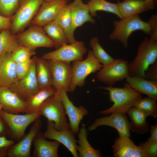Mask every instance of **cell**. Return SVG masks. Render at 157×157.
<instances>
[{
	"label": "cell",
	"instance_id": "23",
	"mask_svg": "<svg viewBox=\"0 0 157 157\" xmlns=\"http://www.w3.org/2000/svg\"><path fill=\"white\" fill-rule=\"evenodd\" d=\"M56 90L52 87L40 89L26 101V114L39 112L44 102L55 94Z\"/></svg>",
	"mask_w": 157,
	"mask_h": 157
},
{
	"label": "cell",
	"instance_id": "8",
	"mask_svg": "<svg viewBox=\"0 0 157 157\" xmlns=\"http://www.w3.org/2000/svg\"><path fill=\"white\" fill-rule=\"evenodd\" d=\"M129 63L126 60L115 59L112 62L103 65L98 71L97 78L100 81L113 86L130 76Z\"/></svg>",
	"mask_w": 157,
	"mask_h": 157
},
{
	"label": "cell",
	"instance_id": "11",
	"mask_svg": "<svg viewBox=\"0 0 157 157\" xmlns=\"http://www.w3.org/2000/svg\"><path fill=\"white\" fill-rule=\"evenodd\" d=\"M47 61L52 75V87L56 91L62 90L67 92H71L72 66L70 63Z\"/></svg>",
	"mask_w": 157,
	"mask_h": 157
},
{
	"label": "cell",
	"instance_id": "2",
	"mask_svg": "<svg viewBox=\"0 0 157 157\" xmlns=\"http://www.w3.org/2000/svg\"><path fill=\"white\" fill-rule=\"evenodd\" d=\"M157 60V41L146 37L140 44L137 55L129 63L130 76L144 77L145 71Z\"/></svg>",
	"mask_w": 157,
	"mask_h": 157
},
{
	"label": "cell",
	"instance_id": "35",
	"mask_svg": "<svg viewBox=\"0 0 157 157\" xmlns=\"http://www.w3.org/2000/svg\"><path fill=\"white\" fill-rule=\"evenodd\" d=\"M35 54L34 50L19 45L11 53L12 58L16 64L26 61Z\"/></svg>",
	"mask_w": 157,
	"mask_h": 157
},
{
	"label": "cell",
	"instance_id": "4",
	"mask_svg": "<svg viewBox=\"0 0 157 157\" xmlns=\"http://www.w3.org/2000/svg\"><path fill=\"white\" fill-rule=\"evenodd\" d=\"M71 92L77 87H83L86 78L91 74L98 72L102 67L94 56L92 50L88 51L85 59L72 62Z\"/></svg>",
	"mask_w": 157,
	"mask_h": 157
},
{
	"label": "cell",
	"instance_id": "41",
	"mask_svg": "<svg viewBox=\"0 0 157 157\" xmlns=\"http://www.w3.org/2000/svg\"><path fill=\"white\" fill-rule=\"evenodd\" d=\"M150 27L151 32L149 35L150 38L157 41V15H152L148 20Z\"/></svg>",
	"mask_w": 157,
	"mask_h": 157
},
{
	"label": "cell",
	"instance_id": "28",
	"mask_svg": "<svg viewBox=\"0 0 157 157\" xmlns=\"http://www.w3.org/2000/svg\"><path fill=\"white\" fill-rule=\"evenodd\" d=\"M136 145L129 137H119L112 146L115 157H132Z\"/></svg>",
	"mask_w": 157,
	"mask_h": 157
},
{
	"label": "cell",
	"instance_id": "9",
	"mask_svg": "<svg viewBox=\"0 0 157 157\" xmlns=\"http://www.w3.org/2000/svg\"><path fill=\"white\" fill-rule=\"evenodd\" d=\"M84 43L76 41L62 45L56 50L44 53L42 58L47 60L60 61L69 63L83 60L87 52Z\"/></svg>",
	"mask_w": 157,
	"mask_h": 157
},
{
	"label": "cell",
	"instance_id": "40",
	"mask_svg": "<svg viewBox=\"0 0 157 157\" xmlns=\"http://www.w3.org/2000/svg\"><path fill=\"white\" fill-rule=\"evenodd\" d=\"M144 78L149 80H157V60L145 71Z\"/></svg>",
	"mask_w": 157,
	"mask_h": 157
},
{
	"label": "cell",
	"instance_id": "39",
	"mask_svg": "<svg viewBox=\"0 0 157 157\" xmlns=\"http://www.w3.org/2000/svg\"><path fill=\"white\" fill-rule=\"evenodd\" d=\"M15 143V141L8 139L5 136H0V157L7 156L9 149Z\"/></svg>",
	"mask_w": 157,
	"mask_h": 157
},
{
	"label": "cell",
	"instance_id": "26",
	"mask_svg": "<svg viewBox=\"0 0 157 157\" xmlns=\"http://www.w3.org/2000/svg\"><path fill=\"white\" fill-rule=\"evenodd\" d=\"M118 3L122 18L139 15L149 10L145 0H127Z\"/></svg>",
	"mask_w": 157,
	"mask_h": 157
},
{
	"label": "cell",
	"instance_id": "33",
	"mask_svg": "<svg viewBox=\"0 0 157 157\" xmlns=\"http://www.w3.org/2000/svg\"><path fill=\"white\" fill-rule=\"evenodd\" d=\"M156 101L148 97H142L135 103L134 106L144 112L147 117L150 116L156 118L157 117Z\"/></svg>",
	"mask_w": 157,
	"mask_h": 157
},
{
	"label": "cell",
	"instance_id": "31",
	"mask_svg": "<svg viewBox=\"0 0 157 157\" xmlns=\"http://www.w3.org/2000/svg\"><path fill=\"white\" fill-rule=\"evenodd\" d=\"M16 36L10 29L0 32V57L8 53H12L19 45Z\"/></svg>",
	"mask_w": 157,
	"mask_h": 157
},
{
	"label": "cell",
	"instance_id": "24",
	"mask_svg": "<svg viewBox=\"0 0 157 157\" xmlns=\"http://www.w3.org/2000/svg\"><path fill=\"white\" fill-rule=\"evenodd\" d=\"M131 120V130L140 134L148 132L149 125L146 120L147 116L142 111L133 106L127 112Z\"/></svg>",
	"mask_w": 157,
	"mask_h": 157
},
{
	"label": "cell",
	"instance_id": "45",
	"mask_svg": "<svg viewBox=\"0 0 157 157\" xmlns=\"http://www.w3.org/2000/svg\"><path fill=\"white\" fill-rule=\"evenodd\" d=\"M150 137L148 139L152 141H157V124L151 126L150 129Z\"/></svg>",
	"mask_w": 157,
	"mask_h": 157
},
{
	"label": "cell",
	"instance_id": "29",
	"mask_svg": "<svg viewBox=\"0 0 157 157\" xmlns=\"http://www.w3.org/2000/svg\"><path fill=\"white\" fill-rule=\"evenodd\" d=\"M46 33L54 42L57 49L67 44L68 42L64 30L54 20L43 26Z\"/></svg>",
	"mask_w": 157,
	"mask_h": 157
},
{
	"label": "cell",
	"instance_id": "12",
	"mask_svg": "<svg viewBox=\"0 0 157 157\" xmlns=\"http://www.w3.org/2000/svg\"><path fill=\"white\" fill-rule=\"evenodd\" d=\"M70 4L71 24L69 28L65 33L68 43L71 44L76 41L74 35L76 28L87 22L94 24L95 21L90 14L87 4L84 3L82 0H74Z\"/></svg>",
	"mask_w": 157,
	"mask_h": 157
},
{
	"label": "cell",
	"instance_id": "36",
	"mask_svg": "<svg viewBox=\"0 0 157 157\" xmlns=\"http://www.w3.org/2000/svg\"><path fill=\"white\" fill-rule=\"evenodd\" d=\"M20 0H0V14L11 17L17 9Z\"/></svg>",
	"mask_w": 157,
	"mask_h": 157
},
{
	"label": "cell",
	"instance_id": "43",
	"mask_svg": "<svg viewBox=\"0 0 157 157\" xmlns=\"http://www.w3.org/2000/svg\"><path fill=\"white\" fill-rule=\"evenodd\" d=\"M132 157H147L146 153L142 144L135 145Z\"/></svg>",
	"mask_w": 157,
	"mask_h": 157
},
{
	"label": "cell",
	"instance_id": "46",
	"mask_svg": "<svg viewBox=\"0 0 157 157\" xmlns=\"http://www.w3.org/2000/svg\"><path fill=\"white\" fill-rule=\"evenodd\" d=\"M146 4L149 10L155 8V0H145Z\"/></svg>",
	"mask_w": 157,
	"mask_h": 157
},
{
	"label": "cell",
	"instance_id": "13",
	"mask_svg": "<svg viewBox=\"0 0 157 157\" xmlns=\"http://www.w3.org/2000/svg\"><path fill=\"white\" fill-rule=\"evenodd\" d=\"M110 114L109 116L96 119L89 126L88 130L91 131L101 126H108L115 129L118 132L119 137H130L131 124L125 114L114 112Z\"/></svg>",
	"mask_w": 157,
	"mask_h": 157
},
{
	"label": "cell",
	"instance_id": "49",
	"mask_svg": "<svg viewBox=\"0 0 157 157\" xmlns=\"http://www.w3.org/2000/svg\"><path fill=\"white\" fill-rule=\"evenodd\" d=\"M124 1L127 0H124Z\"/></svg>",
	"mask_w": 157,
	"mask_h": 157
},
{
	"label": "cell",
	"instance_id": "19",
	"mask_svg": "<svg viewBox=\"0 0 157 157\" xmlns=\"http://www.w3.org/2000/svg\"><path fill=\"white\" fill-rule=\"evenodd\" d=\"M0 105L3 110L10 113L26 111V101L7 87L0 86Z\"/></svg>",
	"mask_w": 157,
	"mask_h": 157
},
{
	"label": "cell",
	"instance_id": "32",
	"mask_svg": "<svg viewBox=\"0 0 157 157\" xmlns=\"http://www.w3.org/2000/svg\"><path fill=\"white\" fill-rule=\"evenodd\" d=\"M90 45L94 56L103 65L108 64L115 60L101 47L97 37L91 39Z\"/></svg>",
	"mask_w": 157,
	"mask_h": 157
},
{
	"label": "cell",
	"instance_id": "25",
	"mask_svg": "<svg viewBox=\"0 0 157 157\" xmlns=\"http://www.w3.org/2000/svg\"><path fill=\"white\" fill-rule=\"evenodd\" d=\"M36 77L40 89L52 87V78L48 62L35 58Z\"/></svg>",
	"mask_w": 157,
	"mask_h": 157
},
{
	"label": "cell",
	"instance_id": "10",
	"mask_svg": "<svg viewBox=\"0 0 157 157\" xmlns=\"http://www.w3.org/2000/svg\"><path fill=\"white\" fill-rule=\"evenodd\" d=\"M16 36L19 45L33 50L38 47H55L54 42L42 27L32 25Z\"/></svg>",
	"mask_w": 157,
	"mask_h": 157
},
{
	"label": "cell",
	"instance_id": "34",
	"mask_svg": "<svg viewBox=\"0 0 157 157\" xmlns=\"http://www.w3.org/2000/svg\"><path fill=\"white\" fill-rule=\"evenodd\" d=\"M54 20L64 30L65 32L69 28L72 21L70 4L67 3L62 8Z\"/></svg>",
	"mask_w": 157,
	"mask_h": 157
},
{
	"label": "cell",
	"instance_id": "18",
	"mask_svg": "<svg viewBox=\"0 0 157 157\" xmlns=\"http://www.w3.org/2000/svg\"><path fill=\"white\" fill-rule=\"evenodd\" d=\"M67 1H43L36 15L32 20V25L44 26L55 19Z\"/></svg>",
	"mask_w": 157,
	"mask_h": 157
},
{
	"label": "cell",
	"instance_id": "22",
	"mask_svg": "<svg viewBox=\"0 0 157 157\" xmlns=\"http://www.w3.org/2000/svg\"><path fill=\"white\" fill-rule=\"evenodd\" d=\"M126 79L134 90L157 100V80H149L142 76H129Z\"/></svg>",
	"mask_w": 157,
	"mask_h": 157
},
{
	"label": "cell",
	"instance_id": "27",
	"mask_svg": "<svg viewBox=\"0 0 157 157\" xmlns=\"http://www.w3.org/2000/svg\"><path fill=\"white\" fill-rule=\"evenodd\" d=\"M87 130L84 126L79 129L78 133V145H77L76 150L78 157H101L103 155L99 150L94 148L90 144L87 137Z\"/></svg>",
	"mask_w": 157,
	"mask_h": 157
},
{
	"label": "cell",
	"instance_id": "16",
	"mask_svg": "<svg viewBox=\"0 0 157 157\" xmlns=\"http://www.w3.org/2000/svg\"><path fill=\"white\" fill-rule=\"evenodd\" d=\"M42 124L40 117L37 119L28 133L9 149L7 156L9 157H30L31 147L36 135L40 132Z\"/></svg>",
	"mask_w": 157,
	"mask_h": 157
},
{
	"label": "cell",
	"instance_id": "3",
	"mask_svg": "<svg viewBox=\"0 0 157 157\" xmlns=\"http://www.w3.org/2000/svg\"><path fill=\"white\" fill-rule=\"evenodd\" d=\"M113 25L114 29L109 35L110 39L119 41L125 48L128 47L129 38L133 32L140 30L149 35L151 32L148 22L142 20L139 15L115 20Z\"/></svg>",
	"mask_w": 157,
	"mask_h": 157
},
{
	"label": "cell",
	"instance_id": "48",
	"mask_svg": "<svg viewBox=\"0 0 157 157\" xmlns=\"http://www.w3.org/2000/svg\"><path fill=\"white\" fill-rule=\"evenodd\" d=\"M1 110H2V108L1 106L0 105V112Z\"/></svg>",
	"mask_w": 157,
	"mask_h": 157
},
{
	"label": "cell",
	"instance_id": "7",
	"mask_svg": "<svg viewBox=\"0 0 157 157\" xmlns=\"http://www.w3.org/2000/svg\"><path fill=\"white\" fill-rule=\"evenodd\" d=\"M41 115L40 112L24 115L10 113L2 109L0 112V117L7 125L10 133L13 138L18 141L25 135L28 125Z\"/></svg>",
	"mask_w": 157,
	"mask_h": 157
},
{
	"label": "cell",
	"instance_id": "44",
	"mask_svg": "<svg viewBox=\"0 0 157 157\" xmlns=\"http://www.w3.org/2000/svg\"><path fill=\"white\" fill-rule=\"evenodd\" d=\"M9 133L10 132L8 126L0 117V136H4Z\"/></svg>",
	"mask_w": 157,
	"mask_h": 157
},
{
	"label": "cell",
	"instance_id": "1",
	"mask_svg": "<svg viewBox=\"0 0 157 157\" xmlns=\"http://www.w3.org/2000/svg\"><path fill=\"white\" fill-rule=\"evenodd\" d=\"M99 88L108 91L110 100L113 103L110 108L99 112L100 114L105 115L114 112L126 113L142 97V94L132 88L127 83H124L121 88L111 86Z\"/></svg>",
	"mask_w": 157,
	"mask_h": 157
},
{
	"label": "cell",
	"instance_id": "30",
	"mask_svg": "<svg viewBox=\"0 0 157 157\" xmlns=\"http://www.w3.org/2000/svg\"><path fill=\"white\" fill-rule=\"evenodd\" d=\"M87 4L92 17L96 16L97 11H102L113 13L122 18L118 3H110L106 0H90Z\"/></svg>",
	"mask_w": 157,
	"mask_h": 157
},
{
	"label": "cell",
	"instance_id": "5",
	"mask_svg": "<svg viewBox=\"0 0 157 157\" xmlns=\"http://www.w3.org/2000/svg\"><path fill=\"white\" fill-rule=\"evenodd\" d=\"M39 112L47 121L53 123L56 129L60 131L70 129L66 119L63 104L56 92L44 102Z\"/></svg>",
	"mask_w": 157,
	"mask_h": 157
},
{
	"label": "cell",
	"instance_id": "42",
	"mask_svg": "<svg viewBox=\"0 0 157 157\" xmlns=\"http://www.w3.org/2000/svg\"><path fill=\"white\" fill-rule=\"evenodd\" d=\"M11 25V17H6L0 14V31L10 29Z\"/></svg>",
	"mask_w": 157,
	"mask_h": 157
},
{
	"label": "cell",
	"instance_id": "15",
	"mask_svg": "<svg viewBox=\"0 0 157 157\" xmlns=\"http://www.w3.org/2000/svg\"><path fill=\"white\" fill-rule=\"evenodd\" d=\"M56 92L62 101L65 114L68 117L71 130L74 134H78L80 123L84 116L88 114V111L83 106H75L69 99L67 92L64 90H59L56 91Z\"/></svg>",
	"mask_w": 157,
	"mask_h": 157
},
{
	"label": "cell",
	"instance_id": "17",
	"mask_svg": "<svg viewBox=\"0 0 157 157\" xmlns=\"http://www.w3.org/2000/svg\"><path fill=\"white\" fill-rule=\"evenodd\" d=\"M43 134L46 138L53 140L63 144L74 157H78L76 150L77 140L75 134L70 129L58 130L54 128L53 122L47 121V129Z\"/></svg>",
	"mask_w": 157,
	"mask_h": 157
},
{
	"label": "cell",
	"instance_id": "20",
	"mask_svg": "<svg viewBox=\"0 0 157 157\" xmlns=\"http://www.w3.org/2000/svg\"><path fill=\"white\" fill-rule=\"evenodd\" d=\"M16 66L11 53H6L0 57V86L9 87L18 80Z\"/></svg>",
	"mask_w": 157,
	"mask_h": 157
},
{
	"label": "cell",
	"instance_id": "14",
	"mask_svg": "<svg viewBox=\"0 0 157 157\" xmlns=\"http://www.w3.org/2000/svg\"><path fill=\"white\" fill-rule=\"evenodd\" d=\"M9 88L25 101L40 90L36 77L35 58H33L31 69L27 75Z\"/></svg>",
	"mask_w": 157,
	"mask_h": 157
},
{
	"label": "cell",
	"instance_id": "38",
	"mask_svg": "<svg viewBox=\"0 0 157 157\" xmlns=\"http://www.w3.org/2000/svg\"><path fill=\"white\" fill-rule=\"evenodd\" d=\"M141 144L144 149L147 157L157 156V141L148 139L147 141Z\"/></svg>",
	"mask_w": 157,
	"mask_h": 157
},
{
	"label": "cell",
	"instance_id": "21",
	"mask_svg": "<svg viewBox=\"0 0 157 157\" xmlns=\"http://www.w3.org/2000/svg\"><path fill=\"white\" fill-rule=\"evenodd\" d=\"M43 133L39 132L35 137L33 142L34 150L33 156L35 157H58V150L60 143L55 140H47Z\"/></svg>",
	"mask_w": 157,
	"mask_h": 157
},
{
	"label": "cell",
	"instance_id": "6",
	"mask_svg": "<svg viewBox=\"0 0 157 157\" xmlns=\"http://www.w3.org/2000/svg\"><path fill=\"white\" fill-rule=\"evenodd\" d=\"M43 0H20L19 6L11 17V31L14 34L22 31L37 13Z\"/></svg>",
	"mask_w": 157,
	"mask_h": 157
},
{
	"label": "cell",
	"instance_id": "47",
	"mask_svg": "<svg viewBox=\"0 0 157 157\" xmlns=\"http://www.w3.org/2000/svg\"><path fill=\"white\" fill-rule=\"evenodd\" d=\"M68 0H43L45 1H67Z\"/></svg>",
	"mask_w": 157,
	"mask_h": 157
},
{
	"label": "cell",
	"instance_id": "37",
	"mask_svg": "<svg viewBox=\"0 0 157 157\" xmlns=\"http://www.w3.org/2000/svg\"><path fill=\"white\" fill-rule=\"evenodd\" d=\"M33 60V58L23 62L16 64V70L18 80L26 76L29 72Z\"/></svg>",
	"mask_w": 157,
	"mask_h": 157
}]
</instances>
